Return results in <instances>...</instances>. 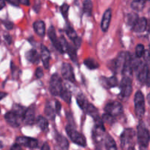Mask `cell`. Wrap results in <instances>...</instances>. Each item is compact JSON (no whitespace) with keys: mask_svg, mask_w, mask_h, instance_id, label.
I'll return each instance as SVG.
<instances>
[{"mask_svg":"<svg viewBox=\"0 0 150 150\" xmlns=\"http://www.w3.org/2000/svg\"><path fill=\"white\" fill-rule=\"evenodd\" d=\"M137 137L139 145L142 147H147L150 141V134L149 130L143 124H140L138 126Z\"/></svg>","mask_w":150,"mask_h":150,"instance_id":"cell-1","label":"cell"},{"mask_svg":"<svg viewBox=\"0 0 150 150\" xmlns=\"http://www.w3.org/2000/svg\"><path fill=\"white\" fill-rule=\"evenodd\" d=\"M66 132H67V135L73 143L76 144L81 146H86V141L84 136L81 134L80 133H79L77 130L73 129L71 126L67 125L66 127Z\"/></svg>","mask_w":150,"mask_h":150,"instance_id":"cell-2","label":"cell"},{"mask_svg":"<svg viewBox=\"0 0 150 150\" xmlns=\"http://www.w3.org/2000/svg\"><path fill=\"white\" fill-rule=\"evenodd\" d=\"M135 111L139 118H142L145 112L144 96L141 91H138L134 98Z\"/></svg>","mask_w":150,"mask_h":150,"instance_id":"cell-3","label":"cell"},{"mask_svg":"<svg viewBox=\"0 0 150 150\" xmlns=\"http://www.w3.org/2000/svg\"><path fill=\"white\" fill-rule=\"evenodd\" d=\"M62 79L57 74L52 75L50 81V91L51 93L54 96L60 95L62 90Z\"/></svg>","mask_w":150,"mask_h":150,"instance_id":"cell-4","label":"cell"},{"mask_svg":"<svg viewBox=\"0 0 150 150\" xmlns=\"http://www.w3.org/2000/svg\"><path fill=\"white\" fill-rule=\"evenodd\" d=\"M121 94L124 98H128L130 96L132 93V79L131 77L128 76H124L122 80L121 84Z\"/></svg>","mask_w":150,"mask_h":150,"instance_id":"cell-5","label":"cell"},{"mask_svg":"<svg viewBox=\"0 0 150 150\" xmlns=\"http://www.w3.org/2000/svg\"><path fill=\"white\" fill-rule=\"evenodd\" d=\"M6 121L10 125L13 127H17L20 125V123L22 120H23V117L19 115L18 114L16 113L15 111H9L4 115Z\"/></svg>","mask_w":150,"mask_h":150,"instance_id":"cell-6","label":"cell"},{"mask_svg":"<svg viewBox=\"0 0 150 150\" xmlns=\"http://www.w3.org/2000/svg\"><path fill=\"white\" fill-rule=\"evenodd\" d=\"M105 113L111 114L115 117L117 116L120 115L122 113L123 108L120 103L114 101V102L109 103L105 105Z\"/></svg>","mask_w":150,"mask_h":150,"instance_id":"cell-7","label":"cell"},{"mask_svg":"<svg viewBox=\"0 0 150 150\" xmlns=\"http://www.w3.org/2000/svg\"><path fill=\"white\" fill-rule=\"evenodd\" d=\"M16 144L21 145V146H24L26 147L31 148V149H35L38 146V142L37 139H32V138L25 137V136H20L16 139Z\"/></svg>","mask_w":150,"mask_h":150,"instance_id":"cell-8","label":"cell"},{"mask_svg":"<svg viewBox=\"0 0 150 150\" xmlns=\"http://www.w3.org/2000/svg\"><path fill=\"white\" fill-rule=\"evenodd\" d=\"M62 76H63L64 79L69 81L70 82L74 83L76 79H75L74 73H73V70L72 66L68 63H64L62 66L61 70Z\"/></svg>","mask_w":150,"mask_h":150,"instance_id":"cell-9","label":"cell"},{"mask_svg":"<svg viewBox=\"0 0 150 150\" xmlns=\"http://www.w3.org/2000/svg\"><path fill=\"white\" fill-rule=\"evenodd\" d=\"M48 38H50V40H51L52 43L54 44V47L57 48V50L58 51H59L60 53H64L62 49V47L61 42H60V40L58 39L57 36V34H56L55 29H54V26H51L49 27V29H48Z\"/></svg>","mask_w":150,"mask_h":150,"instance_id":"cell-10","label":"cell"},{"mask_svg":"<svg viewBox=\"0 0 150 150\" xmlns=\"http://www.w3.org/2000/svg\"><path fill=\"white\" fill-rule=\"evenodd\" d=\"M134 131L132 129H126L121 136V145L122 147L127 146L131 142L134 137Z\"/></svg>","mask_w":150,"mask_h":150,"instance_id":"cell-11","label":"cell"},{"mask_svg":"<svg viewBox=\"0 0 150 150\" xmlns=\"http://www.w3.org/2000/svg\"><path fill=\"white\" fill-rule=\"evenodd\" d=\"M23 121L26 125H32L35 121V106L32 105L26 110L24 116H23Z\"/></svg>","mask_w":150,"mask_h":150,"instance_id":"cell-12","label":"cell"},{"mask_svg":"<svg viewBox=\"0 0 150 150\" xmlns=\"http://www.w3.org/2000/svg\"><path fill=\"white\" fill-rule=\"evenodd\" d=\"M126 57H127V52H121L117 57L115 62V70L117 73L119 72L122 73L125 64Z\"/></svg>","mask_w":150,"mask_h":150,"instance_id":"cell-13","label":"cell"},{"mask_svg":"<svg viewBox=\"0 0 150 150\" xmlns=\"http://www.w3.org/2000/svg\"><path fill=\"white\" fill-rule=\"evenodd\" d=\"M111 19V10L108 9L105 10L103 16L102 21H101V29L103 32H107L108 27H109L110 22Z\"/></svg>","mask_w":150,"mask_h":150,"instance_id":"cell-14","label":"cell"},{"mask_svg":"<svg viewBox=\"0 0 150 150\" xmlns=\"http://www.w3.org/2000/svg\"><path fill=\"white\" fill-rule=\"evenodd\" d=\"M147 21H148L144 17L139 18V20L137 21L136 24L133 27V30L135 32H137V33L144 32L146 29V27H147Z\"/></svg>","mask_w":150,"mask_h":150,"instance_id":"cell-15","label":"cell"},{"mask_svg":"<svg viewBox=\"0 0 150 150\" xmlns=\"http://www.w3.org/2000/svg\"><path fill=\"white\" fill-rule=\"evenodd\" d=\"M41 59H42L43 65L45 68L48 69L49 67V60H50V53L48 48L45 45H41Z\"/></svg>","mask_w":150,"mask_h":150,"instance_id":"cell-16","label":"cell"},{"mask_svg":"<svg viewBox=\"0 0 150 150\" xmlns=\"http://www.w3.org/2000/svg\"><path fill=\"white\" fill-rule=\"evenodd\" d=\"M34 30L37 35L43 37L45 34V25L42 21H37L33 24Z\"/></svg>","mask_w":150,"mask_h":150,"instance_id":"cell-17","label":"cell"},{"mask_svg":"<svg viewBox=\"0 0 150 150\" xmlns=\"http://www.w3.org/2000/svg\"><path fill=\"white\" fill-rule=\"evenodd\" d=\"M100 82L105 88H112L117 85V79L115 76L111 78H101Z\"/></svg>","mask_w":150,"mask_h":150,"instance_id":"cell-18","label":"cell"},{"mask_svg":"<svg viewBox=\"0 0 150 150\" xmlns=\"http://www.w3.org/2000/svg\"><path fill=\"white\" fill-rule=\"evenodd\" d=\"M139 74H138V79H139V81L144 83H146V78H147L148 73H149V67H148L147 64H144L142 65V67H139Z\"/></svg>","mask_w":150,"mask_h":150,"instance_id":"cell-19","label":"cell"},{"mask_svg":"<svg viewBox=\"0 0 150 150\" xmlns=\"http://www.w3.org/2000/svg\"><path fill=\"white\" fill-rule=\"evenodd\" d=\"M26 58L32 63H38L40 60V55L36 50L32 49L26 52Z\"/></svg>","mask_w":150,"mask_h":150,"instance_id":"cell-20","label":"cell"},{"mask_svg":"<svg viewBox=\"0 0 150 150\" xmlns=\"http://www.w3.org/2000/svg\"><path fill=\"white\" fill-rule=\"evenodd\" d=\"M105 146L107 150H117L115 141L109 135H106L105 137Z\"/></svg>","mask_w":150,"mask_h":150,"instance_id":"cell-21","label":"cell"},{"mask_svg":"<svg viewBox=\"0 0 150 150\" xmlns=\"http://www.w3.org/2000/svg\"><path fill=\"white\" fill-rule=\"evenodd\" d=\"M56 139H57V142L58 144V146H59L62 150H68L69 143L66 138L61 136L60 134H57Z\"/></svg>","mask_w":150,"mask_h":150,"instance_id":"cell-22","label":"cell"},{"mask_svg":"<svg viewBox=\"0 0 150 150\" xmlns=\"http://www.w3.org/2000/svg\"><path fill=\"white\" fill-rule=\"evenodd\" d=\"M37 123H38V126L40 127V128L41 129V130L43 132L48 131V120L45 118V117H42V116H40L37 119Z\"/></svg>","mask_w":150,"mask_h":150,"instance_id":"cell-23","label":"cell"},{"mask_svg":"<svg viewBox=\"0 0 150 150\" xmlns=\"http://www.w3.org/2000/svg\"><path fill=\"white\" fill-rule=\"evenodd\" d=\"M56 111H54V108H53L52 105L49 103H47L45 105V114L50 120H53L55 119V115H56Z\"/></svg>","mask_w":150,"mask_h":150,"instance_id":"cell-24","label":"cell"},{"mask_svg":"<svg viewBox=\"0 0 150 150\" xmlns=\"http://www.w3.org/2000/svg\"><path fill=\"white\" fill-rule=\"evenodd\" d=\"M84 64L90 70H95V69H97L99 67V64L95 60H94L93 59L88 58L84 60Z\"/></svg>","mask_w":150,"mask_h":150,"instance_id":"cell-25","label":"cell"},{"mask_svg":"<svg viewBox=\"0 0 150 150\" xmlns=\"http://www.w3.org/2000/svg\"><path fill=\"white\" fill-rule=\"evenodd\" d=\"M77 102L79 106H80L82 109L84 110V111H86V108H87V106L89 104V103L86 100V98H85L84 97H83V95H79V96L78 97Z\"/></svg>","mask_w":150,"mask_h":150,"instance_id":"cell-26","label":"cell"},{"mask_svg":"<svg viewBox=\"0 0 150 150\" xmlns=\"http://www.w3.org/2000/svg\"><path fill=\"white\" fill-rule=\"evenodd\" d=\"M92 7H93V4H92V2L91 0H85L83 1V10L85 13L90 15L92 11Z\"/></svg>","mask_w":150,"mask_h":150,"instance_id":"cell-27","label":"cell"},{"mask_svg":"<svg viewBox=\"0 0 150 150\" xmlns=\"http://www.w3.org/2000/svg\"><path fill=\"white\" fill-rule=\"evenodd\" d=\"M60 96L61 98L64 100L65 102H67V103H70V101H71V93H70V91L68 90L66 88H63L62 90L61 94H60Z\"/></svg>","mask_w":150,"mask_h":150,"instance_id":"cell-28","label":"cell"},{"mask_svg":"<svg viewBox=\"0 0 150 150\" xmlns=\"http://www.w3.org/2000/svg\"><path fill=\"white\" fill-rule=\"evenodd\" d=\"M138 20H139V16L136 13H130L127 16V24L132 27L134 26Z\"/></svg>","mask_w":150,"mask_h":150,"instance_id":"cell-29","label":"cell"},{"mask_svg":"<svg viewBox=\"0 0 150 150\" xmlns=\"http://www.w3.org/2000/svg\"><path fill=\"white\" fill-rule=\"evenodd\" d=\"M145 0H141V1H134L131 4L132 8L136 11H141L143 10L144 7Z\"/></svg>","mask_w":150,"mask_h":150,"instance_id":"cell-30","label":"cell"},{"mask_svg":"<svg viewBox=\"0 0 150 150\" xmlns=\"http://www.w3.org/2000/svg\"><path fill=\"white\" fill-rule=\"evenodd\" d=\"M67 52L68 53L69 56H70V59L73 60V62H77V54H76V50L72 45H70L68 44V46H67Z\"/></svg>","mask_w":150,"mask_h":150,"instance_id":"cell-31","label":"cell"},{"mask_svg":"<svg viewBox=\"0 0 150 150\" xmlns=\"http://www.w3.org/2000/svg\"><path fill=\"white\" fill-rule=\"evenodd\" d=\"M145 54L144 46L142 44H139L136 48V55L137 58H141Z\"/></svg>","mask_w":150,"mask_h":150,"instance_id":"cell-32","label":"cell"},{"mask_svg":"<svg viewBox=\"0 0 150 150\" xmlns=\"http://www.w3.org/2000/svg\"><path fill=\"white\" fill-rule=\"evenodd\" d=\"M103 122H105L108 123V124L109 125H111L114 122V121H115V118H114V116L105 113V114L103 115Z\"/></svg>","mask_w":150,"mask_h":150,"instance_id":"cell-33","label":"cell"},{"mask_svg":"<svg viewBox=\"0 0 150 150\" xmlns=\"http://www.w3.org/2000/svg\"><path fill=\"white\" fill-rule=\"evenodd\" d=\"M66 32H67V35H68L69 38L73 41H74L78 38L77 34L72 27H67V29H66Z\"/></svg>","mask_w":150,"mask_h":150,"instance_id":"cell-34","label":"cell"},{"mask_svg":"<svg viewBox=\"0 0 150 150\" xmlns=\"http://www.w3.org/2000/svg\"><path fill=\"white\" fill-rule=\"evenodd\" d=\"M70 7L67 4H63L61 7V13L62 14V16H64V18H67V14H68V10Z\"/></svg>","mask_w":150,"mask_h":150,"instance_id":"cell-35","label":"cell"},{"mask_svg":"<svg viewBox=\"0 0 150 150\" xmlns=\"http://www.w3.org/2000/svg\"><path fill=\"white\" fill-rule=\"evenodd\" d=\"M35 76L37 77V79H40L43 76V70L41 67H38L35 71Z\"/></svg>","mask_w":150,"mask_h":150,"instance_id":"cell-36","label":"cell"},{"mask_svg":"<svg viewBox=\"0 0 150 150\" xmlns=\"http://www.w3.org/2000/svg\"><path fill=\"white\" fill-rule=\"evenodd\" d=\"M3 24L5 26V27L7 29H12L13 28V23L12 22L8 21H3Z\"/></svg>","mask_w":150,"mask_h":150,"instance_id":"cell-37","label":"cell"},{"mask_svg":"<svg viewBox=\"0 0 150 150\" xmlns=\"http://www.w3.org/2000/svg\"><path fill=\"white\" fill-rule=\"evenodd\" d=\"M61 103L59 101H56L55 103V111L57 114H60V111H61Z\"/></svg>","mask_w":150,"mask_h":150,"instance_id":"cell-38","label":"cell"},{"mask_svg":"<svg viewBox=\"0 0 150 150\" xmlns=\"http://www.w3.org/2000/svg\"><path fill=\"white\" fill-rule=\"evenodd\" d=\"M73 42H74L76 47L79 48V47L81 46V38H79V37H78V38H76L74 41H73Z\"/></svg>","mask_w":150,"mask_h":150,"instance_id":"cell-39","label":"cell"},{"mask_svg":"<svg viewBox=\"0 0 150 150\" xmlns=\"http://www.w3.org/2000/svg\"><path fill=\"white\" fill-rule=\"evenodd\" d=\"M4 39H5L6 42H7V43L9 44V45H10V44H11L12 38H11V36H10V35H8V34H7V35H4Z\"/></svg>","mask_w":150,"mask_h":150,"instance_id":"cell-40","label":"cell"},{"mask_svg":"<svg viewBox=\"0 0 150 150\" xmlns=\"http://www.w3.org/2000/svg\"><path fill=\"white\" fill-rule=\"evenodd\" d=\"M10 150H23L22 149L21 146L19 144H13V146H11V149Z\"/></svg>","mask_w":150,"mask_h":150,"instance_id":"cell-41","label":"cell"},{"mask_svg":"<svg viewBox=\"0 0 150 150\" xmlns=\"http://www.w3.org/2000/svg\"><path fill=\"white\" fill-rule=\"evenodd\" d=\"M5 1L10 3V4H13V5L14 6H18V4H19L18 0H5Z\"/></svg>","mask_w":150,"mask_h":150,"instance_id":"cell-42","label":"cell"},{"mask_svg":"<svg viewBox=\"0 0 150 150\" xmlns=\"http://www.w3.org/2000/svg\"><path fill=\"white\" fill-rule=\"evenodd\" d=\"M19 3L21 4H23V5H26V6H29L30 2H29V0H18Z\"/></svg>","mask_w":150,"mask_h":150,"instance_id":"cell-43","label":"cell"},{"mask_svg":"<svg viewBox=\"0 0 150 150\" xmlns=\"http://www.w3.org/2000/svg\"><path fill=\"white\" fill-rule=\"evenodd\" d=\"M41 150H50V146L48 143H44L41 147Z\"/></svg>","mask_w":150,"mask_h":150,"instance_id":"cell-44","label":"cell"},{"mask_svg":"<svg viewBox=\"0 0 150 150\" xmlns=\"http://www.w3.org/2000/svg\"><path fill=\"white\" fill-rule=\"evenodd\" d=\"M146 84L147 86H150V69L149 70V73H148L147 78H146Z\"/></svg>","mask_w":150,"mask_h":150,"instance_id":"cell-45","label":"cell"},{"mask_svg":"<svg viewBox=\"0 0 150 150\" xmlns=\"http://www.w3.org/2000/svg\"><path fill=\"white\" fill-rule=\"evenodd\" d=\"M146 30L150 32V19L147 21V27H146Z\"/></svg>","mask_w":150,"mask_h":150,"instance_id":"cell-46","label":"cell"},{"mask_svg":"<svg viewBox=\"0 0 150 150\" xmlns=\"http://www.w3.org/2000/svg\"><path fill=\"white\" fill-rule=\"evenodd\" d=\"M4 1L5 0H1V9H2L4 6Z\"/></svg>","mask_w":150,"mask_h":150,"instance_id":"cell-47","label":"cell"},{"mask_svg":"<svg viewBox=\"0 0 150 150\" xmlns=\"http://www.w3.org/2000/svg\"><path fill=\"white\" fill-rule=\"evenodd\" d=\"M147 101H148V103H149V104L150 105V93L149 94V95H148V96H147Z\"/></svg>","mask_w":150,"mask_h":150,"instance_id":"cell-48","label":"cell"},{"mask_svg":"<svg viewBox=\"0 0 150 150\" xmlns=\"http://www.w3.org/2000/svg\"><path fill=\"white\" fill-rule=\"evenodd\" d=\"M4 95H7V94H4V93H1V99H2L3 98H4Z\"/></svg>","mask_w":150,"mask_h":150,"instance_id":"cell-49","label":"cell"},{"mask_svg":"<svg viewBox=\"0 0 150 150\" xmlns=\"http://www.w3.org/2000/svg\"><path fill=\"white\" fill-rule=\"evenodd\" d=\"M128 150H136L134 149V147H133V146H130V148H129Z\"/></svg>","mask_w":150,"mask_h":150,"instance_id":"cell-50","label":"cell"},{"mask_svg":"<svg viewBox=\"0 0 150 150\" xmlns=\"http://www.w3.org/2000/svg\"><path fill=\"white\" fill-rule=\"evenodd\" d=\"M134 1H141V0H134Z\"/></svg>","mask_w":150,"mask_h":150,"instance_id":"cell-51","label":"cell"},{"mask_svg":"<svg viewBox=\"0 0 150 150\" xmlns=\"http://www.w3.org/2000/svg\"><path fill=\"white\" fill-rule=\"evenodd\" d=\"M149 50H150V45H149Z\"/></svg>","mask_w":150,"mask_h":150,"instance_id":"cell-52","label":"cell"},{"mask_svg":"<svg viewBox=\"0 0 150 150\" xmlns=\"http://www.w3.org/2000/svg\"><path fill=\"white\" fill-rule=\"evenodd\" d=\"M149 13H150V10H149Z\"/></svg>","mask_w":150,"mask_h":150,"instance_id":"cell-53","label":"cell"}]
</instances>
